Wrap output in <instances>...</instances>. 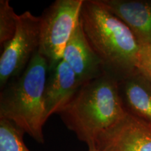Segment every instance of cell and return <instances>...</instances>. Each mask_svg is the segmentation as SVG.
Segmentation results:
<instances>
[{"label":"cell","mask_w":151,"mask_h":151,"mask_svg":"<svg viewBox=\"0 0 151 151\" xmlns=\"http://www.w3.org/2000/svg\"><path fill=\"white\" fill-rule=\"evenodd\" d=\"M82 83L63 60L49 71L44 90L46 118L59 114L73 99Z\"/></svg>","instance_id":"8"},{"label":"cell","mask_w":151,"mask_h":151,"mask_svg":"<svg viewBox=\"0 0 151 151\" xmlns=\"http://www.w3.org/2000/svg\"><path fill=\"white\" fill-rule=\"evenodd\" d=\"M18 16L9 0H0V46L3 47L14 37Z\"/></svg>","instance_id":"12"},{"label":"cell","mask_w":151,"mask_h":151,"mask_svg":"<svg viewBox=\"0 0 151 151\" xmlns=\"http://www.w3.org/2000/svg\"><path fill=\"white\" fill-rule=\"evenodd\" d=\"M49 72L46 58L38 51L23 72L0 93V118L13 122L39 143H44V90Z\"/></svg>","instance_id":"3"},{"label":"cell","mask_w":151,"mask_h":151,"mask_svg":"<svg viewBox=\"0 0 151 151\" xmlns=\"http://www.w3.org/2000/svg\"><path fill=\"white\" fill-rule=\"evenodd\" d=\"M100 6L122 20L140 46L151 45V1L95 0Z\"/></svg>","instance_id":"7"},{"label":"cell","mask_w":151,"mask_h":151,"mask_svg":"<svg viewBox=\"0 0 151 151\" xmlns=\"http://www.w3.org/2000/svg\"><path fill=\"white\" fill-rule=\"evenodd\" d=\"M88 151H101L99 150H98L94 147V148H88Z\"/></svg>","instance_id":"14"},{"label":"cell","mask_w":151,"mask_h":151,"mask_svg":"<svg viewBox=\"0 0 151 151\" xmlns=\"http://www.w3.org/2000/svg\"><path fill=\"white\" fill-rule=\"evenodd\" d=\"M95 148L101 151H151V124L126 112L99 136Z\"/></svg>","instance_id":"6"},{"label":"cell","mask_w":151,"mask_h":151,"mask_svg":"<svg viewBox=\"0 0 151 151\" xmlns=\"http://www.w3.org/2000/svg\"><path fill=\"white\" fill-rule=\"evenodd\" d=\"M24 134L13 122L0 118V151H30L24 143Z\"/></svg>","instance_id":"11"},{"label":"cell","mask_w":151,"mask_h":151,"mask_svg":"<svg viewBox=\"0 0 151 151\" xmlns=\"http://www.w3.org/2000/svg\"><path fill=\"white\" fill-rule=\"evenodd\" d=\"M41 39V18L29 11L18 16L14 37L1 47L0 56V88L19 76L39 51Z\"/></svg>","instance_id":"5"},{"label":"cell","mask_w":151,"mask_h":151,"mask_svg":"<svg viewBox=\"0 0 151 151\" xmlns=\"http://www.w3.org/2000/svg\"><path fill=\"white\" fill-rule=\"evenodd\" d=\"M80 22L106 74L118 81L137 70L140 46L122 20L96 3L83 0Z\"/></svg>","instance_id":"2"},{"label":"cell","mask_w":151,"mask_h":151,"mask_svg":"<svg viewBox=\"0 0 151 151\" xmlns=\"http://www.w3.org/2000/svg\"><path fill=\"white\" fill-rule=\"evenodd\" d=\"M118 92V81L104 74L83 84L59 113L68 129L94 148L100 134L125 116Z\"/></svg>","instance_id":"1"},{"label":"cell","mask_w":151,"mask_h":151,"mask_svg":"<svg viewBox=\"0 0 151 151\" xmlns=\"http://www.w3.org/2000/svg\"><path fill=\"white\" fill-rule=\"evenodd\" d=\"M136 68L151 85V45L140 46Z\"/></svg>","instance_id":"13"},{"label":"cell","mask_w":151,"mask_h":151,"mask_svg":"<svg viewBox=\"0 0 151 151\" xmlns=\"http://www.w3.org/2000/svg\"><path fill=\"white\" fill-rule=\"evenodd\" d=\"M118 92L124 111L151 124V85L137 69L118 81Z\"/></svg>","instance_id":"10"},{"label":"cell","mask_w":151,"mask_h":151,"mask_svg":"<svg viewBox=\"0 0 151 151\" xmlns=\"http://www.w3.org/2000/svg\"><path fill=\"white\" fill-rule=\"evenodd\" d=\"M62 60L71 67L82 84L104 74L101 60L84 35L80 19L65 47Z\"/></svg>","instance_id":"9"},{"label":"cell","mask_w":151,"mask_h":151,"mask_svg":"<svg viewBox=\"0 0 151 151\" xmlns=\"http://www.w3.org/2000/svg\"><path fill=\"white\" fill-rule=\"evenodd\" d=\"M83 0H56L41 18L39 52L46 58L49 71L62 60L68 41L79 22Z\"/></svg>","instance_id":"4"}]
</instances>
